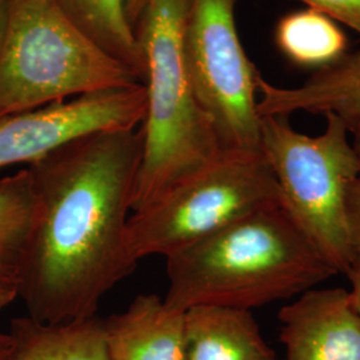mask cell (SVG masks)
<instances>
[{"mask_svg":"<svg viewBox=\"0 0 360 360\" xmlns=\"http://www.w3.org/2000/svg\"><path fill=\"white\" fill-rule=\"evenodd\" d=\"M167 259L171 309H248L290 300L338 272L281 206L239 219Z\"/></svg>","mask_w":360,"mask_h":360,"instance_id":"7a4b0ae2","label":"cell"},{"mask_svg":"<svg viewBox=\"0 0 360 360\" xmlns=\"http://www.w3.org/2000/svg\"><path fill=\"white\" fill-rule=\"evenodd\" d=\"M187 0H146L135 34L143 55L146 115L132 212L223 153L198 103L184 65L181 27Z\"/></svg>","mask_w":360,"mask_h":360,"instance_id":"3957f363","label":"cell"},{"mask_svg":"<svg viewBox=\"0 0 360 360\" xmlns=\"http://www.w3.org/2000/svg\"><path fill=\"white\" fill-rule=\"evenodd\" d=\"M285 360H360V315L343 287H314L279 312Z\"/></svg>","mask_w":360,"mask_h":360,"instance_id":"9c48e42d","label":"cell"},{"mask_svg":"<svg viewBox=\"0 0 360 360\" xmlns=\"http://www.w3.org/2000/svg\"><path fill=\"white\" fill-rule=\"evenodd\" d=\"M319 135L299 132L288 116H262L260 151L278 183L281 207L338 274L356 255L346 220V199L358 172L347 124L327 114Z\"/></svg>","mask_w":360,"mask_h":360,"instance_id":"5b68a950","label":"cell"},{"mask_svg":"<svg viewBox=\"0 0 360 360\" xmlns=\"http://www.w3.org/2000/svg\"><path fill=\"white\" fill-rule=\"evenodd\" d=\"M13 351V340L11 334L0 333V360H11Z\"/></svg>","mask_w":360,"mask_h":360,"instance_id":"44dd1931","label":"cell"},{"mask_svg":"<svg viewBox=\"0 0 360 360\" xmlns=\"http://www.w3.org/2000/svg\"><path fill=\"white\" fill-rule=\"evenodd\" d=\"M6 19H7V0H0V50L6 31Z\"/></svg>","mask_w":360,"mask_h":360,"instance_id":"7402d4cb","label":"cell"},{"mask_svg":"<svg viewBox=\"0 0 360 360\" xmlns=\"http://www.w3.org/2000/svg\"><path fill=\"white\" fill-rule=\"evenodd\" d=\"M281 206L279 188L262 151H223L132 212L127 252L135 264L150 255L171 257L233 221Z\"/></svg>","mask_w":360,"mask_h":360,"instance_id":"8992f818","label":"cell"},{"mask_svg":"<svg viewBox=\"0 0 360 360\" xmlns=\"http://www.w3.org/2000/svg\"><path fill=\"white\" fill-rule=\"evenodd\" d=\"M89 38L129 67L143 83V55L127 16V0H58Z\"/></svg>","mask_w":360,"mask_h":360,"instance_id":"2e32d148","label":"cell"},{"mask_svg":"<svg viewBox=\"0 0 360 360\" xmlns=\"http://www.w3.org/2000/svg\"><path fill=\"white\" fill-rule=\"evenodd\" d=\"M345 275H347L349 282L348 291L352 297V303L360 315V252L355 255Z\"/></svg>","mask_w":360,"mask_h":360,"instance_id":"d6986e66","label":"cell"},{"mask_svg":"<svg viewBox=\"0 0 360 360\" xmlns=\"http://www.w3.org/2000/svg\"><path fill=\"white\" fill-rule=\"evenodd\" d=\"M144 4H146V0H127V16L134 30L144 8Z\"/></svg>","mask_w":360,"mask_h":360,"instance_id":"ffe728a7","label":"cell"},{"mask_svg":"<svg viewBox=\"0 0 360 360\" xmlns=\"http://www.w3.org/2000/svg\"><path fill=\"white\" fill-rule=\"evenodd\" d=\"M143 84L70 19L58 0H7L0 120L77 96Z\"/></svg>","mask_w":360,"mask_h":360,"instance_id":"277c9868","label":"cell"},{"mask_svg":"<svg viewBox=\"0 0 360 360\" xmlns=\"http://www.w3.org/2000/svg\"><path fill=\"white\" fill-rule=\"evenodd\" d=\"M352 146L358 159V172L348 188L346 199V220L348 235L355 252H360V126L349 129Z\"/></svg>","mask_w":360,"mask_h":360,"instance_id":"e0dca14e","label":"cell"},{"mask_svg":"<svg viewBox=\"0 0 360 360\" xmlns=\"http://www.w3.org/2000/svg\"><path fill=\"white\" fill-rule=\"evenodd\" d=\"M184 314L160 296H136L129 309L103 321L108 360H187Z\"/></svg>","mask_w":360,"mask_h":360,"instance_id":"8fae6325","label":"cell"},{"mask_svg":"<svg viewBox=\"0 0 360 360\" xmlns=\"http://www.w3.org/2000/svg\"><path fill=\"white\" fill-rule=\"evenodd\" d=\"M11 360H108L104 345L103 321L96 316L47 324L30 316L11 322Z\"/></svg>","mask_w":360,"mask_h":360,"instance_id":"5bb4252c","label":"cell"},{"mask_svg":"<svg viewBox=\"0 0 360 360\" xmlns=\"http://www.w3.org/2000/svg\"><path fill=\"white\" fill-rule=\"evenodd\" d=\"M360 34V0H299Z\"/></svg>","mask_w":360,"mask_h":360,"instance_id":"ac0fdd59","label":"cell"},{"mask_svg":"<svg viewBox=\"0 0 360 360\" xmlns=\"http://www.w3.org/2000/svg\"><path fill=\"white\" fill-rule=\"evenodd\" d=\"M236 0H187L181 27L184 65L196 101L223 151H260L259 71L235 22Z\"/></svg>","mask_w":360,"mask_h":360,"instance_id":"52a82bcc","label":"cell"},{"mask_svg":"<svg viewBox=\"0 0 360 360\" xmlns=\"http://www.w3.org/2000/svg\"><path fill=\"white\" fill-rule=\"evenodd\" d=\"M32 217L30 169L0 178V309L20 297Z\"/></svg>","mask_w":360,"mask_h":360,"instance_id":"4fadbf2b","label":"cell"},{"mask_svg":"<svg viewBox=\"0 0 360 360\" xmlns=\"http://www.w3.org/2000/svg\"><path fill=\"white\" fill-rule=\"evenodd\" d=\"M187 360H276L248 309L196 306L184 314Z\"/></svg>","mask_w":360,"mask_h":360,"instance_id":"7c38bea8","label":"cell"},{"mask_svg":"<svg viewBox=\"0 0 360 360\" xmlns=\"http://www.w3.org/2000/svg\"><path fill=\"white\" fill-rule=\"evenodd\" d=\"M142 155L141 127L105 129L27 167L34 217L20 299L30 318L47 324L94 318L102 297L135 270L127 224Z\"/></svg>","mask_w":360,"mask_h":360,"instance_id":"6da1fadb","label":"cell"},{"mask_svg":"<svg viewBox=\"0 0 360 360\" xmlns=\"http://www.w3.org/2000/svg\"><path fill=\"white\" fill-rule=\"evenodd\" d=\"M276 49L299 68L319 72L338 65L348 53V40L331 18L306 7L285 13L274 32Z\"/></svg>","mask_w":360,"mask_h":360,"instance_id":"9a60e30c","label":"cell"},{"mask_svg":"<svg viewBox=\"0 0 360 360\" xmlns=\"http://www.w3.org/2000/svg\"><path fill=\"white\" fill-rule=\"evenodd\" d=\"M146 89L77 96L0 120V169L32 165L65 143L105 129H136L146 115Z\"/></svg>","mask_w":360,"mask_h":360,"instance_id":"ba28073f","label":"cell"},{"mask_svg":"<svg viewBox=\"0 0 360 360\" xmlns=\"http://www.w3.org/2000/svg\"><path fill=\"white\" fill-rule=\"evenodd\" d=\"M259 115L288 116L309 112L340 117L348 129L360 126V49L338 63L315 72L296 87L271 84L257 77Z\"/></svg>","mask_w":360,"mask_h":360,"instance_id":"30bf717a","label":"cell"}]
</instances>
